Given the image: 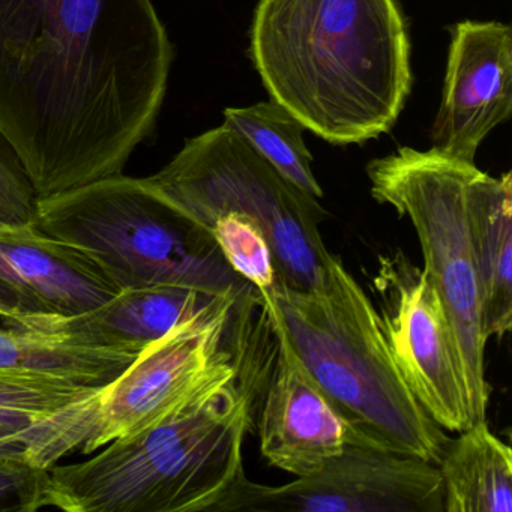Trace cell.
Wrapping results in <instances>:
<instances>
[{"instance_id": "cell-3", "label": "cell", "mask_w": 512, "mask_h": 512, "mask_svg": "<svg viewBox=\"0 0 512 512\" xmlns=\"http://www.w3.org/2000/svg\"><path fill=\"white\" fill-rule=\"evenodd\" d=\"M311 376L352 431V445L413 455L437 464L448 434L401 376L379 310L337 256L310 290L283 281L260 296Z\"/></svg>"}, {"instance_id": "cell-8", "label": "cell", "mask_w": 512, "mask_h": 512, "mask_svg": "<svg viewBox=\"0 0 512 512\" xmlns=\"http://www.w3.org/2000/svg\"><path fill=\"white\" fill-rule=\"evenodd\" d=\"M475 163L439 152L398 149L367 166L374 200L409 218L421 244L424 271L436 286L454 334L472 425L487 419L481 299L469 223V182Z\"/></svg>"}, {"instance_id": "cell-16", "label": "cell", "mask_w": 512, "mask_h": 512, "mask_svg": "<svg viewBox=\"0 0 512 512\" xmlns=\"http://www.w3.org/2000/svg\"><path fill=\"white\" fill-rule=\"evenodd\" d=\"M449 440L437 464L443 512H511L512 451L487 419Z\"/></svg>"}, {"instance_id": "cell-6", "label": "cell", "mask_w": 512, "mask_h": 512, "mask_svg": "<svg viewBox=\"0 0 512 512\" xmlns=\"http://www.w3.org/2000/svg\"><path fill=\"white\" fill-rule=\"evenodd\" d=\"M262 304L224 295L152 341L97 394L41 419L29 463L50 469L73 451L92 454L112 440L151 427L209 386L238 379L230 346L236 316Z\"/></svg>"}, {"instance_id": "cell-21", "label": "cell", "mask_w": 512, "mask_h": 512, "mask_svg": "<svg viewBox=\"0 0 512 512\" xmlns=\"http://www.w3.org/2000/svg\"><path fill=\"white\" fill-rule=\"evenodd\" d=\"M49 469L23 458L0 455V512H35L44 508Z\"/></svg>"}, {"instance_id": "cell-23", "label": "cell", "mask_w": 512, "mask_h": 512, "mask_svg": "<svg viewBox=\"0 0 512 512\" xmlns=\"http://www.w3.org/2000/svg\"><path fill=\"white\" fill-rule=\"evenodd\" d=\"M44 416L0 409V455L23 458L35 437L37 422Z\"/></svg>"}, {"instance_id": "cell-22", "label": "cell", "mask_w": 512, "mask_h": 512, "mask_svg": "<svg viewBox=\"0 0 512 512\" xmlns=\"http://www.w3.org/2000/svg\"><path fill=\"white\" fill-rule=\"evenodd\" d=\"M0 205L19 223L34 218L37 196L8 140L0 133Z\"/></svg>"}, {"instance_id": "cell-15", "label": "cell", "mask_w": 512, "mask_h": 512, "mask_svg": "<svg viewBox=\"0 0 512 512\" xmlns=\"http://www.w3.org/2000/svg\"><path fill=\"white\" fill-rule=\"evenodd\" d=\"M469 223L481 299L482 331L503 338L512 328V175L473 170Z\"/></svg>"}, {"instance_id": "cell-17", "label": "cell", "mask_w": 512, "mask_h": 512, "mask_svg": "<svg viewBox=\"0 0 512 512\" xmlns=\"http://www.w3.org/2000/svg\"><path fill=\"white\" fill-rule=\"evenodd\" d=\"M140 350L94 346L0 323V368L97 386L113 382Z\"/></svg>"}, {"instance_id": "cell-14", "label": "cell", "mask_w": 512, "mask_h": 512, "mask_svg": "<svg viewBox=\"0 0 512 512\" xmlns=\"http://www.w3.org/2000/svg\"><path fill=\"white\" fill-rule=\"evenodd\" d=\"M221 296L184 286L122 289L100 307L79 316L13 314L0 323L94 346L142 350L179 323L202 313Z\"/></svg>"}, {"instance_id": "cell-11", "label": "cell", "mask_w": 512, "mask_h": 512, "mask_svg": "<svg viewBox=\"0 0 512 512\" xmlns=\"http://www.w3.org/2000/svg\"><path fill=\"white\" fill-rule=\"evenodd\" d=\"M512 113V32L497 22L451 28L442 104L431 127V149L475 163L485 137Z\"/></svg>"}, {"instance_id": "cell-5", "label": "cell", "mask_w": 512, "mask_h": 512, "mask_svg": "<svg viewBox=\"0 0 512 512\" xmlns=\"http://www.w3.org/2000/svg\"><path fill=\"white\" fill-rule=\"evenodd\" d=\"M32 223L85 254L119 290L184 286L260 298L212 236L149 178L121 173L37 200Z\"/></svg>"}, {"instance_id": "cell-12", "label": "cell", "mask_w": 512, "mask_h": 512, "mask_svg": "<svg viewBox=\"0 0 512 512\" xmlns=\"http://www.w3.org/2000/svg\"><path fill=\"white\" fill-rule=\"evenodd\" d=\"M118 292L85 254L44 235L32 221L0 224V308L5 317L79 316Z\"/></svg>"}, {"instance_id": "cell-2", "label": "cell", "mask_w": 512, "mask_h": 512, "mask_svg": "<svg viewBox=\"0 0 512 512\" xmlns=\"http://www.w3.org/2000/svg\"><path fill=\"white\" fill-rule=\"evenodd\" d=\"M250 58L272 101L337 146L389 133L412 88L397 0H259Z\"/></svg>"}, {"instance_id": "cell-7", "label": "cell", "mask_w": 512, "mask_h": 512, "mask_svg": "<svg viewBox=\"0 0 512 512\" xmlns=\"http://www.w3.org/2000/svg\"><path fill=\"white\" fill-rule=\"evenodd\" d=\"M149 179L206 232L221 215L253 218L265 232L280 281L287 286L310 290L322 277L331 253L319 229L328 217L319 199L292 184L224 122L188 139Z\"/></svg>"}, {"instance_id": "cell-18", "label": "cell", "mask_w": 512, "mask_h": 512, "mask_svg": "<svg viewBox=\"0 0 512 512\" xmlns=\"http://www.w3.org/2000/svg\"><path fill=\"white\" fill-rule=\"evenodd\" d=\"M224 124L239 131L269 163L296 187L316 199L323 190L314 178L310 151L304 143L305 127L275 101L224 110Z\"/></svg>"}, {"instance_id": "cell-1", "label": "cell", "mask_w": 512, "mask_h": 512, "mask_svg": "<svg viewBox=\"0 0 512 512\" xmlns=\"http://www.w3.org/2000/svg\"><path fill=\"white\" fill-rule=\"evenodd\" d=\"M173 55L152 0H0V133L37 200L121 175Z\"/></svg>"}, {"instance_id": "cell-9", "label": "cell", "mask_w": 512, "mask_h": 512, "mask_svg": "<svg viewBox=\"0 0 512 512\" xmlns=\"http://www.w3.org/2000/svg\"><path fill=\"white\" fill-rule=\"evenodd\" d=\"M443 512L434 464L413 455L346 445L314 475L280 487L241 479L214 512Z\"/></svg>"}, {"instance_id": "cell-10", "label": "cell", "mask_w": 512, "mask_h": 512, "mask_svg": "<svg viewBox=\"0 0 512 512\" xmlns=\"http://www.w3.org/2000/svg\"><path fill=\"white\" fill-rule=\"evenodd\" d=\"M373 287L386 343L416 400L445 431L472 427L454 334L430 275L397 250L380 257Z\"/></svg>"}, {"instance_id": "cell-20", "label": "cell", "mask_w": 512, "mask_h": 512, "mask_svg": "<svg viewBox=\"0 0 512 512\" xmlns=\"http://www.w3.org/2000/svg\"><path fill=\"white\" fill-rule=\"evenodd\" d=\"M98 388L0 368V409L49 416L92 397Z\"/></svg>"}, {"instance_id": "cell-13", "label": "cell", "mask_w": 512, "mask_h": 512, "mask_svg": "<svg viewBox=\"0 0 512 512\" xmlns=\"http://www.w3.org/2000/svg\"><path fill=\"white\" fill-rule=\"evenodd\" d=\"M269 323L277 338L278 358L260 412V452L269 466L305 478L352 445V431L283 329Z\"/></svg>"}, {"instance_id": "cell-4", "label": "cell", "mask_w": 512, "mask_h": 512, "mask_svg": "<svg viewBox=\"0 0 512 512\" xmlns=\"http://www.w3.org/2000/svg\"><path fill=\"white\" fill-rule=\"evenodd\" d=\"M209 386L151 427L49 469L44 508L67 512H214L245 476L251 400L236 382Z\"/></svg>"}, {"instance_id": "cell-19", "label": "cell", "mask_w": 512, "mask_h": 512, "mask_svg": "<svg viewBox=\"0 0 512 512\" xmlns=\"http://www.w3.org/2000/svg\"><path fill=\"white\" fill-rule=\"evenodd\" d=\"M208 232L230 268L260 296L271 295L280 283V275L262 227L245 215L226 214L218 217Z\"/></svg>"}, {"instance_id": "cell-24", "label": "cell", "mask_w": 512, "mask_h": 512, "mask_svg": "<svg viewBox=\"0 0 512 512\" xmlns=\"http://www.w3.org/2000/svg\"><path fill=\"white\" fill-rule=\"evenodd\" d=\"M7 223H19V221L14 220V218L11 217L10 212H8L4 206L0 205V224Z\"/></svg>"}]
</instances>
